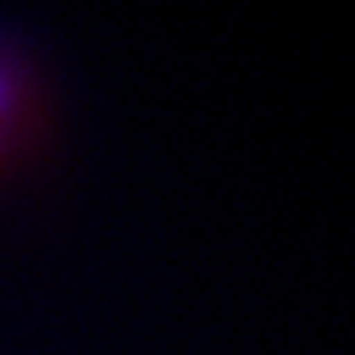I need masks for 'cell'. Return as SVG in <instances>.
Instances as JSON below:
<instances>
[{
    "label": "cell",
    "instance_id": "obj_1",
    "mask_svg": "<svg viewBox=\"0 0 355 355\" xmlns=\"http://www.w3.org/2000/svg\"><path fill=\"white\" fill-rule=\"evenodd\" d=\"M37 89L13 56L0 53V175H7L37 132Z\"/></svg>",
    "mask_w": 355,
    "mask_h": 355
}]
</instances>
